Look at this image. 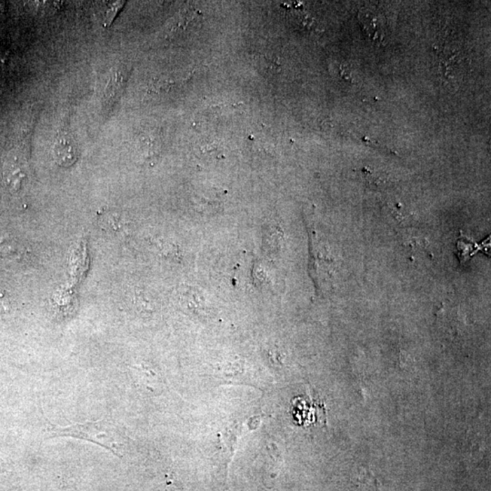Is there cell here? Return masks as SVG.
<instances>
[{"instance_id": "6da1fadb", "label": "cell", "mask_w": 491, "mask_h": 491, "mask_svg": "<svg viewBox=\"0 0 491 491\" xmlns=\"http://www.w3.org/2000/svg\"><path fill=\"white\" fill-rule=\"evenodd\" d=\"M48 433L52 437H73L93 442L120 457L122 456V451H124L125 443L120 433L114 424L106 420L65 427L50 425Z\"/></svg>"}, {"instance_id": "7a4b0ae2", "label": "cell", "mask_w": 491, "mask_h": 491, "mask_svg": "<svg viewBox=\"0 0 491 491\" xmlns=\"http://www.w3.org/2000/svg\"><path fill=\"white\" fill-rule=\"evenodd\" d=\"M292 415L296 423L300 426L309 427L316 423H327V414L324 404L319 401L305 398H296L292 401Z\"/></svg>"}, {"instance_id": "3957f363", "label": "cell", "mask_w": 491, "mask_h": 491, "mask_svg": "<svg viewBox=\"0 0 491 491\" xmlns=\"http://www.w3.org/2000/svg\"><path fill=\"white\" fill-rule=\"evenodd\" d=\"M54 160L61 167L73 166L78 160V148L74 139L66 134H61L55 140L53 146Z\"/></svg>"}, {"instance_id": "277c9868", "label": "cell", "mask_w": 491, "mask_h": 491, "mask_svg": "<svg viewBox=\"0 0 491 491\" xmlns=\"http://www.w3.org/2000/svg\"><path fill=\"white\" fill-rule=\"evenodd\" d=\"M372 8H362L359 12V21L366 34L370 36L372 41H380L385 34L384 26L385 21L381 15Z\"/></svg>"}, {"instance_id": "5b68a950", "label": "cell", "mask_w": 491, "mask_h": 491, "mask_svg": "<svg viewBox=\"0 0 491 491\" xmlns=\"http://www.w3.org/2000/svg\"><path fill=\"white\" fill-rule=\"evenodd\" d=\"M126 71L122 69H114L112 72L108 87L106 88V99L111 103H114L117 97L120 96V91L125 85Z\"/></svg>"}, {"instance_id": "8992f818", "label": "cell", "mask_w": 491, "mask_h": 491, "mask_svg": "<svg viewBox=\"0 0 491 491\" xmlns=\"http://www.w3.org/2000/svg\"><path fill=\"white\" fill-rule=\"evenodd\" d=\"M4 177L6 183L11 190H20L24 179L26 178L25 173L21 167L16 163H9L5 167Z\"/></svg>"}, {"instance_id": "52a82bcc", "label": "cell", "mask_w": 491, "mask_h": 491, "mask_svg": "<svg viewBox=\"0 0 491 491\" xmlns=\"http://www.w3.org/2000/svg\"><path fill=\"white\" fill-rule=\"evenodd\" d=\"M123 4V2L114 3V5H112L111 8L109 9L108 14H106V23L108 24V25L112 22V20H114L116 14L118 13V11H120V8H122Z\"/></svg>"}, {"instance_id": "ba28073f", "label": "cell", "mask_w": 491, "mask_h": 491, "mask_svg": "<svg viewBox=\"0 0 491 491\" xmlns=\"http://www.w3.org/2000/svg\"><path fill=\"white\" fill-rule=\"evenodd\" d=\"M7 293L4 289H0V312H4L6 310V300H7Z\"/></svg>"}, {"instance_id": "9c48e42d", "label": "cell", "mask_w": 491, "mask_h": 491, "mask_svg": "<svg viewBox=\"0 0 491 491\" xmlns=\"http://www.w3.org/2000/svg\"><path fill=\"white\" fill-rule=\"evenodd\" d=\"M7 61V55L0 53V66H4Z\"/></svg>"}]
</instances>
